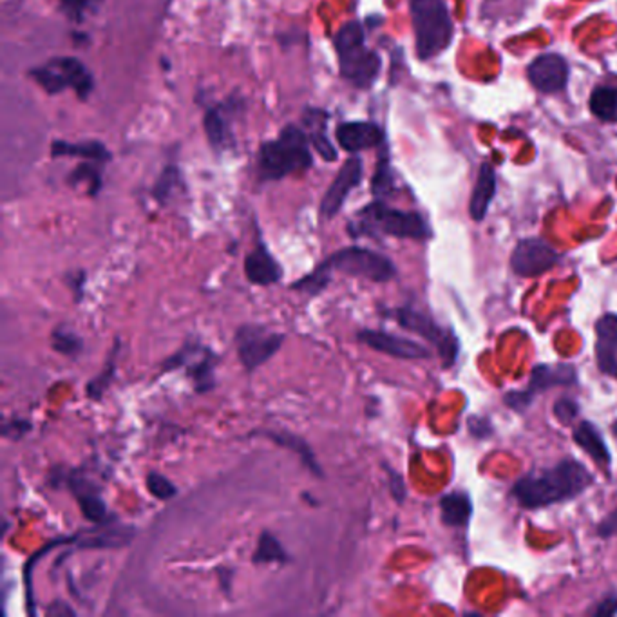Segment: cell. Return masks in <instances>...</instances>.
I'll use <instances>...</instances> for the list:
<instances>
[{"label":"cell","mask_w":617,"mask_h":617,"mask_svg":"<svg viewBox=\"0 0 617 617\" xmlns=\"http://www.w3.org/2000/svg\"><path fill=\"white\" fill-rule=\"evenodd\" d=\"M333 44L339 56L340 75L360 89L369 87L379 75L380 58L366 47L362 25L359 22L344 24L337 31Z\"/></svg>","instance_id":"3"},{"label":"cell","mask_w":617,"mask_h":617,"mask_svg":"<svg viewBox=\"0 0 617 617\" xmlns=\"http://www.w3.org/2000/svg\"><path fill=\"white\" fill-rule=\"evenodd\" d=\"M234 342L239 362L252 373L276 357L285 342V335L261 324H245L236 331Z\"/></svg>","instance_id":"8"},{"label":"cell","mask_w":617,"mask_h":617,"mask_svg":"<svg viewBox=\"0 0 617 617\" xmlns=\"http://www.w3.org/2000/svg\"><path fill=\"white\" fill-rule=\"evenodd\" d=\"M49 614H62V609H58V603H55L53 607H49V611H47ZM64 612H67V614H75V611H69V609H66Z\"/></svg>","instance_id":"39"},{"label":"cell","mask_w":617,"mask_h":617,"mask_svg":"<svg viewBox=\"0 0 617 617\" xmlns=\"http://www.w3.org/2000/svg\"><path fill=\"white\" fill-rule=\"evenodd\" d=\"M359 234H384L400 239H426L430 227L417 212L389 208L384 203H371L360 212Z\"/></svg>","instance_id":"5"},{"label":"cell","mask_w":617,"mask_h":617,"mask_svg":"<svg viewBox=\"0 0 617 617\" xmlns=\"http://www.w3.org/2000/svg\"><path fill=\"white\" fill-rule=\"evenodd\" d=\"M574 440L576 444L594 460L600 467L611 469L612 463V457L611 451L602 437V433L596 430L594 424L591 422H582L576 430H574Z\"/></svg>","instance_id":"21"},{"label":"cell","mask_w":617,"mask_h":617,"mask_svg":"<svg viewBox=\"0 0 617 617\" xmlns=\"http://www.w3.org/2000/svg\"><path fill=\"white\" fill-rule=\"evenodd\" d=\"M247 279L254 285L270 287L283 279V268L278 259L270 254L263 241H258L256 248L245 259Z\"/></svg>","instance_id":"19"},{"label":"cell","mask_w":617,"mask_h":617,"mask_svg":"<svg viewBox=\"0 0 617 617\" xmlns=\"http://www.w3.org/2000/svg\"><path fill=\"white\" fill-rule=\"evenodd\" d=\"M596 360L602 373L617 379V313H605L596 322Z\"/></svg>","instance_id":"17"},{"label":"cell","mask_w":617,"mask_h":617,"mask_svg":"<svg viewBox=\"0 0 617 617\" xmlns=\"http://www.w3.org/2000/svg\"><path fill=\"white\" fill-rule=\"evenodd\" d=\"M389 478H391V492H393V496H395L399 501H402L404 496H406V489H404L402 478H400L395 470H389Z\"/></svg>","instance_id":"38"},{"label":"cell","mask_w":617,"mask_h":617,"mask_svg":"<svg viewBox=\"0 0 617 617\" xmlns=\"http://www.w3.org/2000/svg\"><path fill=\"white\" fill-rule=\"evenodd\" d=\"M217 355L208 348L197 342H187L177 353L163 362V371H170L176 368H187L188 377L194 382L196 391L207 393L216 386V368Z\"/></svg>","instance_id":"9"},{"label":"cell","mask_w":617,"mask_h":617,"mask_svg":"<svg viewBox=\"0 0 617 617\" xmlns=\"http://www.w3.org/2000/svg\"><path fill=\"white\" fill-rule=\"evenodd\" d=\"M337 144L348 153H360L382 144V131L369 122H346L335 131Z\"/></svg>","instance_id":"18"},{"label":"cell","mask_w":617,"mask_h":617,"mask_svg":"<svg viewBox=\"0 0 617 617\" xmlns=\"http://www.w3.org/2000/svg\"><path fill=\"white\" fill-rule=\"evenodd\" d=\"M322 272L328 276L331 272H340L351 278L368 279L373 283H388L397 276V267L386 256L362 248V247H348L335 254H331L322 265H319Z\"/></svg>","instance_id":"6"},{"label":"cell","mask_w":617,"mask_h":617,"mask_svg":"<svg viewBox=\"0 0 617 617\" xmlns=\"http://www.w3.org/2000/svg\"><path fill=\"white\" fill-rule=\"evenodd\" d=\"M31 430V424L27 420H22V419H13L9 422H5L2 426V435L5 439H11V440H18L22 439L27 431Z\"/></svg>","instance_id":"33"},{"label":"cell","mask_w":617,"mask_h":617,"mask_svg":"<svg viewBox=\"0 0 617 617\" xmlns=\"http://www.w3.org/2000/svg\"><path fill=\"white\" fill-rule=\"evenodd\" d=\"M62 7L67 11V15L75 20H82L86 9L93 4V2H100V0H60Z\"/></svg>","instance_id":"35"},{"label":"cell","mask_w":617,"mask_h":617,"mask_svg":"<svg viewBox=\"0 0 617 617\" xmlns=\"http://www.w3.org/2000/svg\"><path fill=\"white\" fill-rule=\"evenodd\" d=\"M29 76L49 95H58L71 87L78 98L86 100L93 91V76L87 67L69 56L53 58L47 66L33 69Z\"/></svg>","instance_id":"7"},{"label":"cell","mask_w":617,"mask_h":617,"mask_svg":"<svg viewBox=\"0 0 617 617\" xmlns=\"http://www.w3.org/2000/svg\"><path fill=\"white\" fill-rule=\"evenodd\" d=\"M118 353H120V342L116 340V344L113 346V351L109 353V357H107V360H106V366H104L102 373H100L96 379H93V380L87 384V388H86L87 395H89L93 400H100V399L104 397V393L107 391L109 384L113 382L115 373H116Z\"/></svg>","instance_id":"27"},{"label":"cell","mask_w":617,"mask_h":617,"mask_svg":"<svg viewBox=\"0 0 617 617\" xmlns=\"http://www.w3.org/2000/svg\"><path fill=\"white\" fill-rule=\"evenodd\" d=\"M219 572H221V574H219V578H223V580H225V571L221 569ZM227 576H228V572H227ZM221 587H223V591H225V592H228V589H230V585H228V583H225V582L221 583Z\"/></svg>","instance_id":"40"},{"label":"cell","mask_w":617,"mask_h":617,"mask_svg":"<svg viewBox=\"0 0 617 617\" xmlns=\"http://www.w3.org/2000/svg\"><path fill=\"white\" fill-rule=\"evenodd\" d=\"M440 511H442V520L446 525L467 527L470 521V514H472V503L465 492L455 491L440 498Z\"/></svg>","instance_id":"23"},{"label":"cell","mask_w":617,"mask_h":617,"mask_svg":"<svg viewBox=\"0 0 617 617\" xmlns=\"http://www.w3.org/2000/svg\"><path fill=\"white\" fill-rule=\"evenodd\" d=\"M417 53L430 60L448 49L453 38V22L444 0H411Z\"/></svg>","instance_id":"4"},{"label":"cell","mask_w":617,"mask_h":617,"mask_svg":"<svg viewBox=\"0 0 617 617\" xmlns=\"http://www.w3.org/2000/svg\"><path fill=\"white\" fill-rule=\"evenodd\" d=\"M393 317L406 329H411L420 337L428 339L430 342H433L439 348L440 355L446 359V366H451L455 362L459 351L457 339L453 337L451 331L440 328L430 315H424L413 308H399L395 309Z\"/></svg>","instance_id":"11"},{"label":"cell","mask_w":617,"mask_h":617,"mask_svg":"<svg viewBox=\"0 0 617 617\" xmlns=\"http://www.w3.org/2000/svg\"><path fill=\"white\" fill-rule=\"evenodd\" d=\"M290 556L281 541L268 531L259 536L258 549L254 552V563H288Z\"/></svg>","instance_id":"26"},{"label":"cell","mask_w":617,"mask_h":617,"mask_svg":"<svg viewBox=\"0 0 617 617\" xmlns=\"http://www.w3.org/2000/svg\"><path fill=\"white\" fill-rule=\"evenodd\" d=\"M71 181H73V183L86 181V183L89 185L91 194H96L98 188H100V185H102V179H100V176H98V170L93 168V167H89V165L78 167V168L71 174Z\"/></svg>","instance_id":"32"},{"label":"cell","mask_w":617,"mask_h":617,"mask_svg":"<svg viewBox=\"0 0 617 617\" xmlns=\"http://www.w3.org/2000/svg\"><path fill=\"white\" fill-rule=\"evenodd\" d=\"M591 111L602 120H616L617 91L612 87H598L591 96Z\"/></svg>","instance_id":"30"},{"label":"cell","mask_w":617,"mask_h":617,"mask_svg":"<svg viewBox=\"0 0 617 617\" xmlns=\"http://www.w3.org/2000/svg\"><path fill=\"white\" fill-rule=\"evenodd\" d=\"M560 261V254L543 239H523L511 256L512 272L521 278H536L549 272Z\"/></svg>","instance_id":"12"},{"label":"cell","mask_w":617,"mask_h":617,"mask_svg":"<svg viewBox=\"0 0 617 617\" xmlns=\"http://www.w3.org/2000/svg\"><path fill=\"white\" fill-rule=\"evenodd\" d=\"M311 165L308 137L303 129L288 126L278 140L267 142L259 151L261 181H276L288 174L307 170Z\"/></svg>","instance_id":"2"},{"label":"cell","mask_w":617,"mask_h":617,"mask_svg":"<svg viewBox=\"0 0 617 617\" xmlns=\"http://www.w3.org/2000/svg\"><path fill=\"white\" fill-rule=\"evenodd\" d=\"M67 483L86 520H89L95 525H111L115 521V516L109 512L100 494V489L89 478L78 472H71L67 478Z\"/></svg>","instance_id":"15"},{"label":"cell","mask_w":617,"mask_h":617,"mask_svg":"<svg viewBox=\"0 0 617 617\" xmlns=\"http://www.w3.org/2000/svg\"><path fill=\"white\" fill-rule=\"evenodd\" d=\"M592 481L594 478L583 463L563 460L551 469L520 478L512 485V496L523 509H540L580 496Z\"/></svg>","instance_id":"1"},{"label":"cell","mask_w":617,"mask_h":617,"mask_svg":"<svg viewBox=\"0 0 617 617\" xmlns=\"http://www.w3.org/2000/svg\"><path fill=\"white\" fill-rule=\"evenodd\" d=\"M205 131H207V138L208 142L216 147V149H227L230 146V131L228 126L223 118V115L217 109H212L205 115Z\"/></svg>","instance_id":"28"},{"label":"cell","mask_w":617,"mask_h":617,"mask_svg":"<svg viewBox=\"0 0 617 617\" xmlns=\"http://www.w3.org/2000/svg\"><path fill=\"white\" fill-rule=\"evenodd\" d=\"M53 349L66 357H78L84 351V340L67 326H56L51 335Z\"/></svg>","instance_id":"29"},{"label":"cell","mask_w":617,"mask_h":617,"mask_svg":"<svg viewBox=\"0 0 617 617\" xmlns=\"http://www.w3.org/2000/svg\"><path fill=\"white\" fill-rule=\"evenodd\" d=\"M578 382V373L574 366L560 364V366H536L529 388L525 391H512L505 397V404L512 410L523 411L536 393H541L545 389H551L554 386H571Z\"/></svg>","instance_id":"10"},{"label":"cell","mask_w":617,"mask_h":617,"mask_svg":"<svg viewBox=\"0 0 617 617\" xmlns=\"http://www.w3.org/2000/svg\"><path fill=\"white\" fill-rule=\"evenodd\" d=\"M529 80L541 93H558L569 80L567 62L560 55H541L529 66Z\"/></svg>","instance_id":"16"},{"label":"cell","mask_w":617,"mask_h":617,"mask_svg":"<svg viewBox=\"0 0 617 617\" xmlns=\"http://www.w3.org/2000/svg\"><path fill=\"white\" fill-rule=\"evenodd\" d=\"M360 179H362L360 159H357V157L348 159L340 167V170L337 172V177L333 179V183L329 185V188L326 190V194L320 201V216L324 219H331L333 216H337L339 210L342 208L346 197L360 183Z\"/></svg>","instance_id":"14"},{"label":"cell","mask_w":617,"mask_h":617,"mask_svg":"<svg viewBox=\"0 0 617 617\" xmlns=\"http://www.w3.org/2000/svg\"><path fill=\"white\" fill-rule=\"evenodd\" d=\"M307 126H308L309 140L317 153L326 161H333L337 157V151L326 135V115L322 111H308L307 113Z\"/></svg>","instance_id":"24"},{"label":"cell","mask_w":617,"mask_h":617,"mask_svg":"<svg viewBox=\"0 0 617 617\" xmlns=\"http://www.w3.org/2000/svg\"><path fill=\"white\" fill-rule=\"evenodd\" d=\"M600 536H603V538L617 536V509L600 525Z\"/></svg>","instance_id":"36"},{"label":"cell","mask_w":617,"mask_h":617,"mask_svg":"<svg viewBox=\"0 0 617 617\" xmlns=\"http://www.w3.org/2000/svg\"><path fill=\"white\" fill-rule=\"evenodd\" d=\"M53 157L75 156L91 161H106L109 159L107 149L98 142H84V144H67V142H55L51 147Z\"/></svg>","instance_id":"25"},{"label":"cell","mask_w":617,"mask_h":617,"mask_svg":"<svg viewBox=\"0 0 617 617\" xmlns=\"http://www.w3.org/2000/svg\"><path fill=\"white\" fill-rule=\"evenodd\" d=\"M596 616H616L617 614V596H611L603 600L598 609L594 611Z\"/></svg>","instance_id":"37"},{"label":"cell","mask_w":617,"mask_h":617,"mask_svg":"<svg viewBox=\"0 0 617 617\" xmlns=\"http://www.w3.org/2000/svg\"><path fill=\"white\" fill-rule=\"evenodd\" d=\"M494 194H496V174L491 165L483 163L469 203V214L474 221H481L487 216Z\"/></svg>","instance_id":"20"},{"label":"cell","mask_w":617,"mask_h":617,"mask_svg":"<svg viewBox=\"0 0 617 617\" xmlns=\"http://www.w3.org/2000/svg\"><path fill=\"white\" fill-rule=\"evenodd\" d=\"M578 411H580V406H578L574 400H571V399H563V400H560V402L554 406V413H556V417H558L563 424L572 422V419H576Z\"/></svg>","instance_id":"34"},{"label":"cell","mask_w":617,"mask_h":617,"mask_svg":"<svg viewBox=\"0 0 617 617\" xmlns=\"http://www.w3.org/2000/svg\"><path fill=\"white\" fill-rule=\"evenodd\" d=\"M254 435H259V437H267L268 440H272L274 444L292 451L294 455H298L301 459V462L305 463L308 467L309 470L315 474V476H324L322 474V467L319 460L315 459V453L311 451L307 440H303L301 437L294 435V433H288V431H276V430H270V431H258Z\"/></svg>","instance_id":"22"},{"label":"cell","mask_w":617,"mask_h":617,"mask_svg":"<svg viewBox=\"0 0 617 617\" xmlns=\"http://www.w3.org/2000/svg\"><path fill=\"white\" fill-rule=\"evenodd\" d=\"M359 340L371 349L397 357V359H408V360H419V359H430L431 351L422 346L420 342H415L411 339L388 333V331H377V329H362L359 333Z\"/></svg>","instance_id":"13"},{"label":"cell","mask_w":617,"mask_h":617,"mask_svg":"<svg viewBox=\"0 0 617 617\" xmlns=\"http://www.w3.org/2000/svg\"><path fill=\"white\" fill-rule=\"evenodd\" d=\"M146 481H147L149 492H151L155 498H157V500H161V501H167V500H170V498H174V496L177 494L176 485H174L167 476H163V474H159V472H155V470L149 472L147 478H146Z\"/></svg>","instance_id":"31"}]
</instances>
